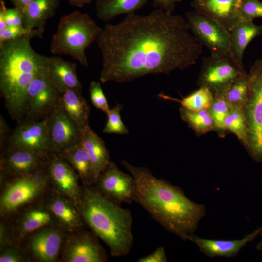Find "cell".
<instances>
[{"mask_svg":"<svg viewBox=\"0 0 262 262\" xmlns=\"http://www.w3.org/2000/svg\"><path fill=\"white\" fill-rule=\"evenodd\" d=\"M95 185L103 196L117 204L134 202L135 179L130 174L121 170L112 161L100 174Z\"/></svg>","mask_w":262,"mask_h":262,"instance_id":"8fae6325","label":"cell"},{"mask_svg":"<svg viewBox=\"0 0 262 262\" xmlns=\"http://www.w3.org/2000/svg\"><path fill=\"white\" fill-rule=\"evenodd\" d=\"M137 262H166L167 258L165 251L163 247L157 248L152 253L141 257Z\"/></svg>","mask_w":262,"mask_h":262,"instance_id":"ab89813d","label":"cell"},{"mask_svg":"<svg viewBox=\"0 0 262 262\" xmlns=\"http://www.w3.org/2000/svg\"><path fill=\"white\" fill-rule=\"evenodd\" d=\"M80 143L91 159L97 180L111 161L105 144L89 125L81 129Z\"/></svg>","mask_w":262,"mask_h":262,"instance_id":"7402d4cb","label":"cell"},{"mask_svg":"<svg viewBox=\"0 0 262 262\" xmlns=\"http://www.w3.org/2000/svg\"><path fill=\"white\" fill-rule=\"evenodd\" d=\"M123 109L121 104H117L106 113L107 120L102 132L106 134H117L126 135L129 130L125 125L121 117L120 113Z\"/></svg>","mask_w":262,"mask_h":262,"instance_id":"836d02e7","label":"cell"},{"mask_svg":"<svg viewBox=\"0 0 262 262\" xmlns=\"http://www.w3.org/2000/svg\"><path fill=\"white\" fill-rule=\"evenodd\" d=\"M52 217L47 208L35 207L26 210L21 215L17 225L18 234L21 237L36 231L49 224Z\"/></svg>","mask_w":262,"mask_h":262,"instance_id":"83f0119b","label":"cell"},{"mask_svg":"<svg viewBox=\"0 0 262 262\" xmlns=\"http://www.w3.org/2000/svg\"><path fill=\"white\" fill-rule=\"evenodd\" d=\"M230 108L222 94L214 95L213 100L209 110L215 124V131L220 137L224 136L227 131L224 122Z\"/></svg>","mask_w":262,"mask_h":262,"instance_id":"d6a6232c","label":"cell"},{"mask_svg":"<svg viewBox=\"0 0 262 262\" xmlns=\"http://www.w3.org/2000/svg\"><path fill=\"white\" fill-rule=\"evenodd\" d=\"M77 64L58 56L47 57L46 67L51 82L60 93L73 90L82 92Z\"/></svg>","mask_w":262,"mask_h":262,"instance_id":"ffe728a7","label":"cell"},{"mask_svg":"<svg viewBox=\"0 0 262 262\" xmlns=\"http://www.w3.org/2000/svg\"><path fill=\"white\" fill-rule=\"evenodd\" d=\"M241 20L262 18V2L259 0H241L239 7Z\"/></svg>","mask_w":262,"mask_h":262,"instance_id":"d590c367","label":"cell"},{"mask_svg":"<svg viewBox=\"0 0 262 262\" xmlns=\"http://www.w3.org/2000/svg\"><path fill=\"white\" fill-rule=\"evenodd\" d=\"M227 131L234 134L244 146H246L248 138V130L243 109L231 107L224 122Z\"/></svg>","mask_w":262,"mask_h":262,"instance_id":"1f68e13d","label":"cell"},{"mask_svg":"<svg viewBox=\"0 0 262 262\" xmlns=\"http://www.w3.org/2000/svg\"><path fill=\"white\" fill-rule=\"evenodd\" d=\"M42 228L31 237L30 250L34 257L41 262H54L62 245L63 234L60 229L55 228Z\"/></svg>","mask_w":262,"mask_h":262,"instance_id":"d6986e66","label":"cell"},{"mask_svg":"<svg viewBox=\"0 0 262 262\" xmlns=\"http://www.w3.org/2000/svg\"><path fill=\"white\" fill-rule=\"evenodd\" d=\"M93 233L82 232L71 236L66 241L63 259L67 262H104L107 255Z\"/></svg>","mask_w":262,"mask_h":262,"instance_id":"9a60e30c","label":"cell"},{"mask_svg":"<svg viewBox=\"0 0 262 262\" xmlns=\"http://www.w3.org/2000/svg\"><path fill=\"white\" fill-rule=\"evenodd\" d=\"M90 98L97 109L107 113L110 108L105 95L99 82L91 81L89 86Z\"/></svg>","mask_w":262,"mask_h":262,"instance_id":"8d00e7d4","label":"cell"},{"mask_svg":"<svg viewBox=\"0 0 262 262\" xmlns=\"http://www.w3.org/2000/svg\"><path fill=\"white\" fill-rule=\"evenodd\" d=\"M246 72L244 65L239 64L230 53L210 54L203 58L197 84L207 88L213 95L222 94L230 84Z\"/></svg>","mask_w":262,"mask_h":262,"instance_id":"ba28073f","label":"cell"},{"mask_svg":"<svg viewBox=\"0 0 262 262\" xmlns=\"http://www.w3.org/2000/svg\"><path fill=\"white\" fill-rule=\"evenodd\" d=\"M249 88L244 107L248 130L245 148L251 158L262 162V57L257 59L248 72Z\"/></svg>","mask_w":262,"mask_h":262,"instance_id":"8992f818","label":"cell"},{"mask_svg":"<svg viewBox=\"0 0 262 262\" xmlns=\"http://www.w3.org/2000/svg\"><path fill=\"white\" fill-rule=\"evenodd\" d=\"M179 111L181 119L197 135L215 131V124L209 109L191 111L181 106Z\"/></svg>","mask_w":262,"mask_h":262,"instance_id":"f1b7e54d","label":"cell"},{"mask_svg":"<svg viewBox=\"0 0 262 262\" xmlns=\"http://www.w3.org/2000/svg\"><path fill=\"white\" fill-rule=\"evenodd\" d=\"M61 0H33L23 10V25L44 32L47 21L55 14Z\"/></svg>","mask_w":262,"mask_h":262,"instance_id":"cb8c5ba5","label":"cell"},{"mask_svg":"<svg viewBox=\"0 0 262 262\" xmlns=\"http://www.w3.org/2000/svg\"><path fill=\"white\" fill-rule=\"evenodd\" d=\"M102 29L87 13L75 11L65 15L52 36L50 51L55 55H68L88 67L86 49L96 41Z\"/></svg>","mask_w":262,"mask_h":262,"instance_id":"5b68a950","label":"cell"},{"mask_svg":"<svg viewBox=\"0 0 262 262\" xmlns=\"http://www.w3.org/2000/svg\"><path fill=\"white\" fill-rule=\"evenodd\" d=\"M158 96L164 99L178 102L182 107L191 111L209 109L214 99L213 92L205 87H199L198 89L181 100L172 98L163 93L158 94Z\"/></svg>","mask_w":262,"mask_h":262,"instance_id":"f546056e","label":"cell"},{"mask_svg":"<svg viewBox=\"0 0 262 262\" xmlns=\"http://www.w3.org/2000/svg\"><path fill=\"white\" fill-rule=\"evenodd\" d=\"M10 229L3 223L0 225V250L9 246L12 242Z\"/></svg>","mask_w":262,"mask_h":262,"instance_id":"7bdbcfd3","label":"cell"},{"mask_svg":"<svg viewBox=\"0 0 262 262\" xmlns=\"http://www.w3.org/2000/svg\"><path fill=\"white\" fill-rule=\"evenodd\" d=\"M49 181L57 193L74 201L78 207L82 190L79 184V176L71 164L59 154L50 153L47 159Z\"/></svg>","mask_w":262,"mask_h":262,"instance_id":"4fadbf2b","label":"cell"},{"mask_svg":"<svg viewBox=\"0 0 262 262\" xmlns=\"http://www.w3.org/2000/svg\"><path fill=\"white\" fill-rule=\"evenodd\" d=\"M60 94L51 82L45 65L27 90L23 120L38 121L47 118L57 104Z\"/></svg>","mask_w":262,"mask_h":262,"instance_id":"9c48e42d","label":"cell"},{"mask_svg":"<svg viewBox=\"0 0 262 262\" xmlns=\"http://www.w3.org/2000/svg\"><path fill=\"white\" fill-rule=\"evenodd\" d=\"M48 181L46 162L28 174L13 177L1 194V214L11 213L37 197L42 193Z\"/></svg>","mask_w":262,"mask_h":262,"instance_id":"52a82bcc","label":"cell"},{"mask_svg":"<svg viewBox=\"0 0 262 262\" xmlns=\"http://www.w3.org/2000/svg\"><path fill=\"white\" fill-rule=\"evenodd\" d=\"M96 41L102 55V83L184 70L196 63L203 47L185 18L158 8L146 16L131 13L118 23L106 24Z\"/></svg>","mask_w":262,"mask_h":262,"instance_id":"6da1fadb","label":"cell"},{"mask_svg":"<svg viewBox=\"0 0 262 262\" xmlns=\"http://www.w3.org/2000/svg\"><path fill=\"white\" fill-rule=\"evenodd\" d=\"M30 37L8 41L0 45V91L13 120L24 119L28 87L45 66L47 56L36 52Z\"/></svg>","mask_w":262,"mask_h":262,"instance_id":"3957f363","label":"cell"},{"mask_svg":"<svg viewBox=\"0 0 262 262\" xmlns=\"http://www.w3.org/2000/svg\"><path fill=\"white\" fill-rule=\"evenodd\" d=\"M1 250L0 262H23L26 260L24 254L16 248L8 246Z\"/></svg>","mask_w":262,"mask_h":262,"instance_id":"f35d334b","label":"cell"},{"mask_svg":"<svg viewBox=\"0 0 262 262\" xmlns=\"http://www.w3.org/2000/svg\"><path fill=\"white\" fill-rule=\"evenodd\" d=\"M44 32L37 29H29L23 26H7L0 31V45L4 42L27 37L42 38Z\"/></svg>","mask_w":262,"mask_h":262,"instance_id":"e575fe53","label":"cell"},{"mask_svg":"<svg viewBox=\"0 0 262 262\" xmlns=\"http://www.w3.org/2000/svg\"><path fill=\"white\" fill-rule=\"evenodd\" d=\"M58 103L81 129L89 125L90 107L81 92L67 90L62 92Z\"/></svg>","mask_w":262,"mask_h":262,"instance_id":"d4e9b609","label":"cell"},{"mask_svg":"<svg viewBox=\"0 0 262 262\" xmlns=\"http://www.w3.org/2000/svg\"><path fill=\"white\" fill-rule=\"evenodd\" d=\"M185 19L193 35L210 54L230 53V32L221 24L194 10L187 12Z\"/></svg>","mask_w":262,"mask_h":262,"instance_id":"30bf717a","label":"cell"},{"mask_svg":"<svg viewBox=\"0 0 262 262\" xmlns=\"http://www.w3.org/2000/svg\"><path fill=\"white\" fill-rule=\"evenodd\" d=\"M0 173L12 177L28 174L46 161L47 156L6 145L1 150Z\"/></svg>","mask_w":262,"mask_h":262,"instance_id":"2e32d148","label":"cell"},{"mask_svg":"<svg viewBox=\"0 0 262 262\" xmlns=\"http://www.w3.org/2000/svg\"><path fill=\"white\" fill-rule=\"evenodd\" d=\"M6 145L47 156L51 152V148L47 118L38 121L23 120L18 122Z\"/></svg>","mask_w":262,"mask_h":262,"instance_id":"7c38bea8","label":"cell"},{"mask_svg":"<svg viewBox=\"0 0 262 262\" xmlns=\"http://www.w3.org/2000/svg\"><path fill=\"white\" fill-rule=\"evenodd\" d=\"M69 3L73 6L82 8L90 4L93 0H68Z\"/></svg>","mask_w":262,"mask_h":262,"instance_id":"f6af8a7d","label":"cell"},{"mask_svg":"<svg viewBox=\"0 0 262 262\" xmlns=\"http://www.w3.org/2000/svg\"><path fill=\"white\" fill-rule=\"evenodd\" d=\"M58 194L50 198L47 209L63 228L71 231L79 230L83 221L78 206L70 198Z\"/></svg>","mask_w":262,"mask_h":262,"instance_id":"44dd1931","label":"cell"},{"mask_svg":"<svg viewBox=\"0 0 262 262\" xmlns=\"http://www.w3.org/2000/svg\"><path fill=\"white\" fill-rule=\"evenodd\" d=\"M230 53L240 65H244V51L251 41L262 33V25L255 24L253 20H241L229 31Z\"/></svg>","mask_w":262,"mask_h":262,"instance_id":"603a6c76","label":"cell"},{"mask_svg":"<svg viewBox=\"0 0 262 262\" xmlns=\"http://www.w3.org/2000/svg\"><path fill=\"white\" fill-rule=\"evenodd\" d=\"M14 7L23 10L33 0H10Z\"/></svg>","mask_w":262,"mask_h":262,"instance_id":"ee69618b","label":"cell"},{"mask_svg":"<svg viewBox=\"0 0 262 262\" xmlns=\"http://www.w3.org/2000/svg\"><path fill=\"white\" fill-rule=\"evenodd\" d=\"M148 0H96L95 8L98 18L108 21L121 14L134 13L141 9Z\"/></svg>","mask_w":262,"mask_h":262,"instance_id":"4316f807","label":"cell"},{"mask_svg":"<svg viewBox=\"0 0 262 262\" xmlns=\"http://www.w3.org/2000/svg\"><path fill=\"white\" fill-rule=\"evenodd\" d=\"M0 14L3 16L7 26H23L22 10L16 7L6 8L3 0H0Z\"/></svg>","mask_w":262,"mask_h":262,"instance_id":"74e56055","label":"cell"},{"mask_svg":"<svg viewBox=\"0 0 262 262\" xmlns=\"http://www.w3.org/2000/svg\"><path fill=\"white\" fill-rule=\"evenodd\" d=\"M79 208L83 222L106 244L112 256L129 253L134 240L130 210L111 201L93 185L84 186Z\"/></svg>","mask_w":262,"mask_h":262,"instance_id":"277c9868","label":"cell"},{"mask_svg":"<svg viewBox=\"0 0 262 262\" xmlns=\"http://www.w3.org/2000/svg\"><path fill=\"white\" fill-rule=\"evenodd\" d=\"M262 231V226L240 239L228 240L203 238L192 234L186 237V240L195 243L199 250L209 257L230 258L236 256L243 247L254 240Z\"/></svg>","mask_w":262,"mask_h":262,"instance_id":"e0dca14e","label":"cell"},{"mask_svg":"<svg viewBox=\"0 0 262 262\" xmlns=\"http://www.w3.org/2000/svg\"><path fill=\"white\" fill-rule=\"evenodd\" d=\"M51 152L60 154L80 143L81 129L58 102L47 117Z\"/></svg>","mask_w":262,"mask_h":262,"instance_id":"5bb4252c","label":"cell"},{"mask_svg":"<svg viewBox=\"0 0 262 262\" xmlns=\"http://www.w3.org/2000/svg\"><path fill=\"white\" fill-rule=\"evenodd\" d=\"M248 88V75L246 72L230 84L222 94L231 107L243 109L247 98Z\"/></svg>","mask_w":262,"mask_h":262,"instance_id":"4dcf8cb0","label":"cell"},{"mask_svg":"<svg viewBox=\"0 0 262 262\" xmlns=\"http://www.w3.org/2000/svg\"><path fill=\"white\" fill-rule=\"evenodd\" d=\"M59 154L71 164L84 186L95 184L97 177L92 162L80 143L66 149Z\"/></svg>","mask_w":262,"mask_h":262,"instance_id":"484cf974","label":"cell"},{"mask_svg":"<svg viewBox=\"0 0 262 262\" xmlns=\"http://www.w3.org/2000/svg\"><path fill=\"white\" fill-rule=\"evenodd\" d=\"M120 163L135 179L134 202L170 233L184 241L194 234L206 215L204 205L192 201L181 188L156 177L147 168L134 166L126 160Z\"/></svg>","mask_w":262,"mask_h":262,"instance_id":"7a4b0ae2","label":"cell"},{"mask_svg":"<svg viewBox=\"0 0 262 262\" xmlns=\"http://www.w3.org/2000/svg\"><path fill=\"white\" fill-rule=\"evenodd\" d=\"M262 237L261 241L257 244L256 248L257 250L260 251L262 252V231L260 233Z\"/></svg>","mask_w":262,"mask_h":262,"instance_id":"bcb514c9","label":"cell"},{"mask_svg":"<svg viewBox=\"0 0 262 262\" xmlns=\"http://www.w3.org/2000/svg\"><path fill=\"white\" fill-rule=\"evenodd\" d=\"M10 129L4 120L3 116L0 115V147L2 150L6 145L8 138L11 134H9Z\"/></svg>","mask_w":262,"mask_h":262,"instance_id":"b9f144b4","label":"cell"},{"mask_svg":"<svg viewBox=\"0 0 262 262\" xmlns=\"http://www.w3.org/2000/svg\"><path fill=\"white\" fill-rule=\"evenodd\" d=\"M241 0H193L191 7L196 12L211 17L229 31L241 20Z\"/></svg>","mask_w":262,"mask_h":262,"instance_id":"ac0fdd59","label":"cell"},{"mask_svg":"<svg viewBox=\"0 0 262 262\" xmlns=\"http://www.w3.org/2000/svg\"><path fill=\"white\" fill-rule=\"evenodd\" d=\"M153 6L168 13H172L174 11L176 3L181 0H152Z\"/></svg>","mask_w":262,"mask_h":262,"instance_id":"60d3db41","label":"cell"}]
</instances>
